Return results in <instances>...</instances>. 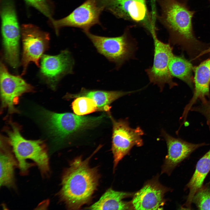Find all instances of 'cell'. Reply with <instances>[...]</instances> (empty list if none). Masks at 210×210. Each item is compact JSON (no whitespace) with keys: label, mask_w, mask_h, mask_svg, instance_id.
<instances>
[{"label":"cell","mask_w":210,"mask_h":210,"mask_svg":"<svg viewBox=\"0 0 210 210\" xmlns=\"http://www.w3.org/2000/svg\"><path fill=\"white\" fill-rule=\"evenodd\" d=\"M194 202L199 209L210 210V188L202 186L197 191L193 198Z\"/></svg>","instance_id":"obj_23"},{"label":"cell","mask_w":210,"mask_h":210,"mask_svg":"<svg viewBox=\"0 0 210 210\" xmlns=\"http://www.w3.org/2000/svg\"><path fill=\"white\" fill-rule=\"evenodd\" d=\"M91 40L98 52L120 68L126 61L134 56L136 44L127 34L116 37H108L84 32Z\"/></svg>","instance_id":"obj_6"},{"label":"cell","mask_w":210,"mask_h":210,"mask_svg":"<svg viewBox=\"0 0 210 210\" xmlns=\"http://www.w3.org/2000/svg\"><path fill=\"white\" fill-rule=\"evenodd\" d=\"M1 13L5 59L10 65L15 68L19 63L20 30L12 0H2Z\"/></svg>","instance_id":"obj_5"},{"label":"cell","mask_w":210,"mask_h":210,"mask_svg":"<svg viewBox=\"0 0 210 210\" xmlns=\"http://www.w3.org/2000/svg\"><path fill=\"white\" fill-rule=\"evenodd\" d=\"M11 126V129L7 131L8 141L12 148L21 174L26 175L32 165L27 162L28 159L36 164L42 176H48L50 173L49 158L43 142L40 140L25 139L16 125L12 124Z\"/></svg>","instance_id":"obj_4"},{"label":"cell","mask_w":210,"mask_h":210,"mask_svg":"<svg viewBox=\"0 0 210 210\" xmlns=\"http://www.w3.org/2000/svg\"><path fill=\"white\" fill-rule=\"evenodd\" d=\"M37 112L39 120L54 148L75 133L96 125L105 117L104 115L92 117L70 113H58L43 108Z\"/></svg>","instance_id":"obj_2"},{"label":"cell","mask_w":210,"mask_h":210,"mask_svg":"<svg viewBox=\"0 0 210 210\" xmlns=\"http://www.w3.org/2000/svg\"><path fill=\"white\" fill-rule=\"evenodd\" d=\"M4 142L2 141L0 144V187L13 188L15 185L14 169L18 162L9 148Z\"/></svg>","instance_id":"obj_20"},{"label":"cell","mask_w":210,"mask_h":210,"mask_svg":"<svg viewBox=\"0 0 210 210\" xmlns=\"http://www.w3.org/2000/svg\"><path fill=\"white\" fill-rule=\"evenodd\" d=\"M93 155L84 160L82 156L75 158L63 173L59 196L69 209H78L88 203L97 188L98 169L89 165Z\"/></svg>","instance_id":"obj_1"},{"label":"cell","mask_w":210,"mask_h":210,"mask_svg":"<svg viewBox=\"0 0 210 210\" xmlns=\"http://www.w3.org/2000/svg\"><path fill=\"white\" fill-rule=\"evenodd\" d=\"M105 9L116 16L137 22L146 19V0H111Z\"/></svg>","instance_id":"obj_16"},{"label":"cell","mask_w":210,"mask_h":210,"mask_svg":"<svg viewBox=\"0 0 210 210\" xmlns=\"http://www.w3.org/2000/svg\"><path fill=\"white\" fill-rule=\"evenodd\" d=\"M156 0H150L152 10V18L153 19H156Z\"/></svg>","instance_id":"obj_26"},{"label":"cell","mask_w":210,"mask_h":210,"mask_svg":"<svg viewBox=\"0 0 210 210\" xmlns=\"http://www.w3.org/2000/svg\"><path fill=\"white\" fill-rule=\"evenodd\" d=\"M194 89L193 95L184 108L180 119L184 123L186 120L189 112L197 102H201L207 100L210 97V58L202 62L194 67Z\"/></svg>","instance_id":"obj_15"},{"label":"cell","mask_w":210,"mask_h":210,"mask_svg":"<svg viewBox=\"0 0 210 210\" xmlns=\"http://www.w3.org/2000/svg\"><path fill=\"white\" fill-rule=\"evenodd\" d=\"M28 4L35 8L50 20H52L53 8L50 0H24Z\"/></svg>","instance_id":"obj_24"},{"label":"cell","mask_w":210,"mask_h":210,"mask_svg":"<svg viewBox=\"0 0 210 210\" xmlns=\"http://www.w3.org/2000/svg\"><path fill=\"white\" fill-rule=\"evenodd\" d=\"M74 64V59L68 50H62L56 55H43L40 74L47 83L54 90L63 77L73 73Z\"/></svg>","instance_id":"obj_11"},{"label":"cell","mask_w":210,"mask_h":210,"mask_svg":"<svg viewBox=\"0 0 210 210\" xmlns=\"http://www.w3.org/2000/svg\"><path fill=\"white\" fill-rule=\"evenodd\" d=\"M32 89V87L20 76L10 74L1 62L0 91L2 108H7L10 113L17 112L14 106L16 100L22 94Z\"/></svg>","instance_id":"obj_12"},{"label":"cell","mask_w":210,"mask_h":210,"mask_svg":"<svg viewBox=\"0 0 210 210\" xmlns=\"http://www.w3.org/2000/svg\"><path fill=\"white\" fill-rule=\"evenodd\" d=\"M71 106L74 113L79 116H83L98 111L96 102L92 99L85 96L75 98Z\"/></svg>","instance_id":"obj_22"},{"label":"cell","mask_w":210,"mask_h":210,"mask_svg":"<svg viewBox=\"0 0 210 210\" xmlns=\"http://www.w3.org/2000/svg\"><path fill=\"white\" fill-rule=\"evenodd\" d=\"M134 192L115 190L111 188L108 189L99 200L86 208L91 210L133 209L131 202L124 201L125 198L133 196Z\"/></svg>","instance_id":"obj_18"},{"label":"cell","mask_w":210,"mask_h":210,"mask_svg":"<svg viewBox=\"0 0 210 210\" xmlns=\"http://www.w3.org/2000/svg\"><path fill=\"white\" fill-rule=\"evenodd\" d=\"M158 175L146 182L142 187L134 193L131 201L133 209H163L164 194L170 190L159 182Z\"/></svg>","instance_id":"obj_13"},{"label":"cell","mask_w":210,"mask_h":210,"mask_svg":"<svg viewBox=\"0 0 210 210\" xmlns=\"http://www.w3.org/2000/svg\"><path fill=\"white\" fill-rule=\"evenodd\" d=\"M190 111L199 112L203 115L210 130V100H207L198 106L192 107Z\"/></svg>","instance_id":"obj_25"},{"label":"cell","mask_w":210,"mask_h":210,"mask_svg":"<svg viewBox=\"0 0 210 210\" xmlns=\"http://www.w3.org/2000/svg\"><path fill=\"white\" fill-rule=\"evenodd\" d=\"M210 53V46L207 49H206L203 52H202L200 54V55H201L206 54L207 53Z\"/></svg>","instance_id":"obj_28"},{"label":"cell","mask_w":210,"mask_h":210,"mask_svg":"<svg viewBox=\"0 0 210 210\" xmlns=\"http://www.w3.org/2000/svg\"><path fill=\"white\" fill-rule=\"evenodd\" d=\"M103 10L97 0H86L68 16L50 21L57 34L60 28L66 27L78 28L84 32H88L92 26L100 24L99 17Z\"/></svg>","instance_id":"obj_10"},{"label":"cell","mask_w":210,"mask_h":210,"mask_svg":"<svg viewBox=\"0 0 210 210\" xmlns=\"http://www.w3.org/2000/svg\"><path fill=\"white\" fill-rule=\"evenodd\" d=\"M210 171V149L197 162L195 172L186 188L189 190L186 201L182 207V209H191L193 198L202 184Z\"/></svg>","instance_id":"obj_19"},{"label":"cell","mask_w":210,"mask_h":210,"mask_svg":"<svg viewBox=\"0 0 210 210\" xmlns=\"http://www.w3.org/2000/svg\"><path fill=\"white\" fill-rule=\"evenodd\" d=\"M21 30L23 46L21 61L23 75L30 62L39 66V59L48 47L50 36L48 33L32 24H23Z\"/></svg>","instance_id":"obj_9"},{"label":"cell","mask_w":210,"mask_h":210,"mask_svg":"<svg viewBox=\"0 0 210 210\" xmlns=\"http://www.w3.org/2000/svg\"><path fill=\"white\" fill-rule=\"evenodd\" d=\"M109 114L113 125L111 150L113 155L114 171L119 162L129 154L134 146L140 147L143 145L141 136L144 133L140 127L135 128L131 127L127 119L116 120L109 112Z\"/></svg>","instance_id":"obj_7"},{"label":"cell","mask_w":210,"mask_h":210,"mask_svg":"<svg viewBox=\"0 0 210 210\" xmlns=\"http://www.w3.org/2000/svg\"><path fill=\"white\" fill-rule=\"evenodd\" d=\"M136 91H106L92 90L82 88L76 94H67L68 98H75L80 96H85L92 99L96 103L98 111L109 112L111 104L119 98L125 95L135 92Z\"/></svg>","instance_id":"obj_17"},{"label":"cell","mask_w":210,"mask_h":210,"mask_svg":"<svg viewBox=\"0 0 210 210\" xmlns=\"http://www.w3.org/2000/svg\"><path fill=\"white\" fill-rule=\"evenodd\" d=\"M161 135L165 140L168 149L167 154L162 167L161 173L169 175L177 166L192 152L206 145L204 143L193 144L180 138H175L163 130L161 131Z\"/></svg>","instance_id":"obj_14"},{"label":"cell","mask_w":210,"mask_h":210,"mask_svg":"<svg viewBox=\"0 0 210 210\" xmlns=\"http://www.w3.org/2000/svg\"><path fill=\"white\" fill-rule=\"evenodd\" d=\"M188 0H163V20L172 43L196 44L198 41L194 34L192 20L195 11L191 10Z\"/></svg>","instance_id":"obj_3"},{"label":"cell","mask_w":210,"mask_h":210,"mask_svg":"<svg viewBox=\"0 0 210 210\" xmlns=\"http://www.w3.org/2000/svg\"><path fill=\"white\" fill-rule=\"evenodd\" d=\"M151 35L154 45L153 63L145 71L150 82L157 85L162 91L166 84H168L170 88L177 85L173 80L169 68L170 60L174 54L172 48L169 44L159 40L155 32Z\"/></svg>","instance_id":"obj_8"},{"label":"cell","mask_w":210,"mask_h":210,"mask_svg":"<svg viewBox=\"0 0 210 210\" xmlns=\"http://www.w3.org/2000/svg\"><path fill=\"white\" fill-rule=\"evenodd\" d=\"M194 67L184 57L174 54L169 64V69L173 77L177 78L192 87V72Z\"/></svg>","instance_id":"obj_21"},{"label":"cell","mask_w":210,"mask_h":210,"mask_svg":"<svg viewBox=\"0 0 210 210\" xmlns=\"http://www.w3.org/2000/svg\"><path fill=\"white\" fill-rule=\"evenodd\" d=\"M111 0H97L99 6L104 9Z\"/></svg>","instance_id":"obj_27"}]
</instances>
